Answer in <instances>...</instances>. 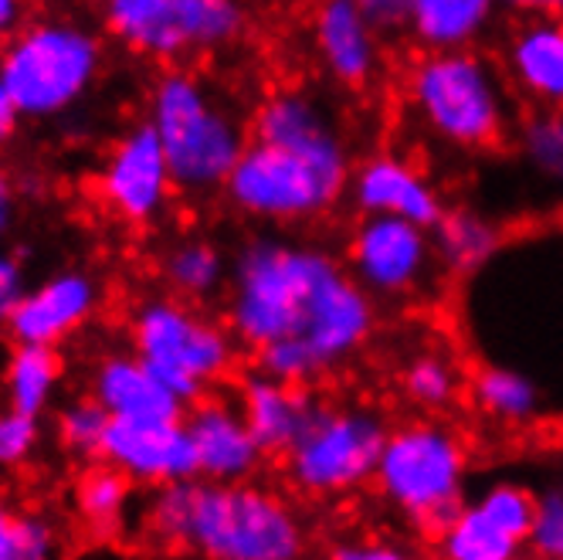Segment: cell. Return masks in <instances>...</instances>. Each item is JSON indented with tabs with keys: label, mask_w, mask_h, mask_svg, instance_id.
Returning <instances> with one entry per match:
<instances>
[{
	"label": "cell",
	"mask_w": 563,
	"mask_h": 560,
	"mask_svg": "<svg viewBox=\"0 0 563 560\" xmlns=\"http://www.w3.org/2000/svg\"><path fill=\"white\" fill-rule=\"evenodd\" d=\"M560 11H563V4H560Z\"/></svg>",
	"instance_id": "44"
},
{
	"label": "cell",
	"mask_w": 563,
	"mask_h": 560,
	"mask_svg": "<svg viewBox=\"0 0 563 560\" xmlns=\"http://www.w3.org/2000/svg\"><path fill=\"white\" fill-rule=\"evenodd\" d=\"M143 534L197 560H306L309 527L292 499L265 483H174L153 490Z\"/></svg>",
	"instance_id": "2"
},
{
	"label": "cell",
	"mask_w": 563,
	"mask_h": 560,
	"mask_svg": "<svg viewBox=\"0 0 563 560\" xmlns=\"http://www.w3.org/2000/svg\"><path fill=\"white\" fill-rule=\"evenodd\" d=\"M327 560H415V553L397 540H340Z\"/></svg>",
	"instance_id": "37"
},
{
	"label": "cell",
	"mask_w": 563,
	"mask_h": 560,
	"mask_svg": "<svg viewBox=\"0 0 563 560\" xmlns=\"http://www.w3.org/2000/svg\"><path fill=\"white\" fill-rule=\"evenodd\" d=\"M234 402L245 415L249 431L265 455H286L306 431L319 394L309 387H292L262 371H245L234 384Z\"/></svg>",
	"instance_id": "20"
},
{
	"label": "cell",
	"mask_w": 563,
	"mask_h": 560,
	"mask_svg": "<svg viewBox=\"0 0 563 560\" xmlns=\"http://www.w3.org/2000/svg\"><path fill=\"white\" fill-rule=\"evenodd\" d=\"M503 72L512 92L537 112H563V11L522 14L503 45Z\"/></svg>",
	"instance_id": "17"
},
{
	"label": "cell",
	"mask_w": 563,
	"mask_h": 560,
	"mask_svg": "<svg viewBox=\"0 0 563 560\" xmlns=\"http://www.w3.org/2000/svg\"><path fill=\"white\" fill-rule=\"evenodd\" d=\"M249 8L234 0H109L102 31L130 55L180 68L190 58L238 45L249 31Z\"/></svg>",
	"instance_id": "9"
},
{
	"label": "cell",
	"mask_w": 563,
	"mask_h": 560,
	"mask_svg": "<svg viewBox=\"0 0 563 560\" xmlns=\"http://www.w3.org/2000/svg\"><path fill=\"white\" fill-rule=\"evenodd\" d=\"M184 428L194 446L197 479L231 486V483H252L258 475L265 452L249 431L234 394L214 391L194 402L184 415Z\"/></svg>",
	"instance_id": "14"
},
{
	"label": "cell",
	"mask_w": 563,
	"mask_h": 560,
	"mask_svg": "<svg viewBox=\"0 0 563 560\" xmlns=\"http://www.w3.org/2000/svg\"><path fill=\"white\" fill-rule=\"evenodd\" d=\"M92 190L102 211L126 228L146 231L167 221L177 201V184L146 119H136L106 146Z\"/></svg>",
	"instance_id": "11"
},
{
	"label": "cell",
	"mask_w": 563,
	"mask_h": 560,
	"mask_svg": "<svg viewBox=\"0 0 563 560\" xmlns=\"http://www.w3.org/2000/svg\"><path fill=\"white\" fill-rule=\"evenodd\" d=\"M346 268L374 303L421 296L438 268L431 231L397 218H360L346 242Z\"/></svg>",
	"instance_id": "12"
},
{
	"label": "cell",
	"mask_w": 563,
	"mask_h": 560,
	"mask_svg": "<svg viewBox=\"0 0 563 560\" xmlns=\"http://www.w3.org/2000/svg\"><path fill=\"white\" fill-rule=\"evenodd\" d=\"M18 130H21V116H18V109H14V102L8 96L4 78H0V150H8L14 143Z\"/></svg>",
	"instance_id": "41"
},
{
	"label": "cell",
	"mask_w": 563,
	"mask_h": 560,
	"mask_svg": "<svg viewBox=\"0 0 563 560\" xmlns=\"http://www.w3.org/2000/svg\"><path fill=\"white\" fill-rule=\"evenodd\" d=\"M499 8L489 0H411L408 34L424 55L472 52L496 24Z\"/></svg>",
	"instance_id": "21"
},
{
	"label": "cell",
	"mask_w": 563,
	"mask_h": 560,
	"mask_svg": "<svg viewBox=\"0 0 563 560\" xmlns=\"http://www.w3.org/2000/svg\"><path fill=\"white\" fill-rule=\"evenodd\" d=\"M130 350L190 408L238 367L241 347L224 319L170 293H150L126 316Z\"/></svg>",
	"instance_id": "8"
},
{
	"label": "cell",
	"mask_w": 563,
	"mask_h": 560,
	"mask_svg": "<svg viewBox=\"0 0 563 560\" xmlns=\"http://www.w3.org/2000/svg\"><path fill=\"white\" fill-rule=\"evenodd\" d=\"M353 156L340 130L306 143H252L224 184L228 205L262 224H309L330 215L350 187Z\"/></svg>",
	"instance_id": "5"
},
{
	"label": "cell",
	"mask_w": 563,
	"mask_h": 560,
	"mask_svg": "<svg viewBox=\"0 0 563 560\" xmlns=\"http://www.w3.org/2000/svg\"><path fill=\"white\" fill-rule=\"evenodd\" d=\"M472 402L482 415L503 425H527L540 415V387L533 377H527L516 367L506 364H489L475 371L472 377Z\"/></svg>",
	"instance_id": "27"
},
{
	"label": "cell",
	"mask_w": 563,
	"mask_h": 560,
	"mask_svg": "<svg viewBox=\"0 0 563 560\" xmlns=\"http://www.w3.org/2000/svg\"><path fill=\"white\" fill-rule=\"evenodd\" d=\"M374 486L415 530L441 537L465 506L468 446L462 431L438 418L394 425L374 472Z\"/></svg>",
	"instance_id": "7"
},
{
	"label": "cell",
	"mask_w": 563,
	"mask_h": 560,
	"mask_svg": "<svg viewBox=\"0 0 563 560\" xmlns=\"http://www.w3.org/2000/svg\"><path fill=\"white\" fill-rule=\"evenodd\" d=\"M65 360L62 350L48 347H11L0 367V391H4V408L21 411L27 418H45L62 394Z\"/></svg>",
	"instance_id": "24"
},
{
	"label": "cell",
	"mask_w": 563,
	"mask_h": 560,
	"mask_svg": "<svg viewBox=\"0 0 563 560\" xmlns=\"http://www.w3.org/2000/svg\"><path fill=\"white\" fill-rule=\"evenodd\" d=\"M340 130L330 106L312 96L309 89H275L268 92L249 123L252 143H268V146H286V143H306L316 136H327Z\"/></svg>",
	"instance_id": "23"
},
{
	"label": "cell",
	"mask_w": 563,
	"mask_h": 560,
	"mask_svg": "<svg viewBox=\"0 0 563 560\" xmlns=\"http://www.w3.org/2000/svg\"><path fill=\"white\" fill-rule=\"evenodd\" d=\"M109 425H112L109 411L89 394L68 397L55 411V438L71 459H86V462L99 459Z\"/></svg>",
	"instance_id": "31"
},
{
	"label": "cell",
	"mask_w": 563,
	"mask_h": 560,
	"mask_svg": "<svg viewBox=\"0 0 563 560\" xmlns=\"http://www.w3.org/2000/svg\"><path fill=\"white\" fill-rule=\"evenodd\" d=\"M468 506L486 516L496 530L527 547L533 530V513H537V493L530 486L516 483V479H496V483L482 486L478 496L468 499Z\"/></svg>",
	"instance_id": "30"
},
{
	"label": "cell",
	"mask_w": 563,
	"mask_h": 560,
	"mask_svg": "<svg viewBox=\"0 0 563 560\" xmlns=\"http://www.w3.org/2000/svg\"><path fill=\"white\" fill-rule=\"evenodd\" d=\"M431 242L438 268L452 275H478L499 255L503 228L475 208H449L431 228Z\"/></svg>",
	"instance_id": "25"
},
{
	"label": "cell",
	"mask_w": 563,
	"mask_h": 560,
	"mask_svg": "<svg viewBox=\"0 0 563 560\" xmlns=\"http://www.w3.org/2000/svg\"><path fill=\"white\" fill-rule=\"evenodd\" d=\"M21 218V184L8 171V164H0V245H8V238L14 234Z\"/></svg>",
	"instance_id": "39"
},
{
	"label": "cell",
	"mask_w": 563,
	"mask_h": 560,
	"mask_svg": "<svg viewBox=\"0 0 563 560\" xmlns=\"http://www.w3.org/2000/svg\"><path fill=\"white\" fill-rule=\"evenodd\" d=\"M62 530L58 519L45 509H21L11 543L0 550V560H58Z\"/></svg>",
	"instance_id": "33"
},
{
	"label": "cell",
	"mask_w": 563,
	"mask_h": 560,
	"mask_svg": "<svg viewBox=\"0 0 563 560\" xmlns=\"http://www.w3.org/2000/svg\"><path fill=\"white\" fill-rule=\"evenodd\" d=\"M400 387H405L408 402L424 411H445L459 402V367L449 353L441 350H421L415 353L405 371H400Z\"/></svg>",
	"instance_id": "29"
},
{
	"label": "cell",
	"mask_w": 563,
	"mask_h": 560,
	"mask_svg": "<svg viewBox=\"0 0 563 560\" xmlns=\"http://www.w3.org/2000/svg\"><path fill=\"white\" fill-rule=\"evenodd\" d=\"M224 323L255 371L312 387L374 340L377 303L327 245L255 234L231 255Z\"/></svg>",
	"instance_id": "1"
},
{
	"label": "cell",
	"mask_w": 563,
	"mask_h": 560,
	"mask_svg": "<svg viewBox=\"0 0 563 560\" xmlns=\"http://www.w3.org/2000/svg\"><path fill=\"white\" fill-rule=\"evenodd\" d=\"M146 123L153 127L184 197L224 194L231 171L249 146V127L190 65L164 68L146 96Z\"/></svg>",
	"instance_id": "4"
},
{
	"label": "cell",
	"mask_w": 563,
	"mask_h": 560,
	"mask_svg": "<svg viewBox=\"0 0 563 560\" xmlns=\"http://www.w3.org/2000/svg\"><path fill=\"white\" fill-rule=\"evenodd\" d=\"M102 299H106V286L92 268L82 265L55 268L27 286L8 323V337L14 347L62 350L99 316Z\"/></svg>",
	"instance_id": "13"
},
{
	"label": "cell",
	"mask_w": 563,
	"mask_h": 560,
	"mask_svg": "<svg viewBox=\"0 0 563 560\" xmlns=\"http://www.w3.org/2000/svg\"><path fill=\"white\" fill-rule=\"evenodd\" d=\"M133 499L136 486L102 459L86 465L71 483V513L92 537L123 534L133 516Z\"/></svg>",
	"instance_id": "26"
},
{
	"label": "cell",
	"mask_w": 563,
	"mask_h": 560,
	"mask_svg": "<svg viewBox=\"0 0 563 560\" xmlns=\"http://www.w3.org/2000/svg\"><path fill=\"white\" fill-rule=\"evenodd\" d=\"M109 65V37L86 14H34L0 48V78L21 123H58L82 109Z\"/></svg>",
	"instance_id": "3"
},
{
	"label": "cell",
	"mask_w": 563,
	"mask_h": 560,
	"mask_svg": "<svg viewBox=\"0 0 563 560\" xmlns=\"http://www.w3.org/2000/svg\"><path fill=\"white\" fill-rule=\"evenodd\" d=\"M31 18H34L31 8L21 4V0H0V48L11 45L14 37H18V31H21Z\"/></svg>",
	"instance_id": "40"
},
{
	"label": "cell",
	"mask_w": 563,
	"mask_h": 560,
	"mask_svg": "<svg viewBox=\"0 0 563 560\" xmlns=\"http://www.w3.org/2000/svg\"><path fill=\"white\" fill-rule=\"evenodd\" d=\"M346 197L360 218H397L428 231L449 211L438 184L397 153H374L356 164Z\"/></svg>",
	"instance_id": "16"
},
{
	"label": "cell",
	"mask_w": 563,
	"mask_h": 560,
	"mask_svg": "<svg viewBox=\"0 0 563 560\" xmlns=\"http://www.w3.org/2000/svg\"><path fill=\"white\" fill-rule=\"evenodd\" d=\"M387 418L371 405H319L299 435V442L282 455L289 486L312 499H333L374 483V472L387 442Z\"/></svg>",
	"instance_id": "10"
},
{
	"label": "cell",
	"mask_w": 563,
	"mask_h": 560,
	"mask_svg": "<svg viewBox=\"0 0 563 560\" xmlns=\"http://www.w3.org/2000/svg\"><path fill=\"white\" fill-rule=\"evenodd\" d=\"M45 425L42 418H27L21 411L0 408V472H18L42 452Z\"/></svg>",
	"instance_id": "34"
},
{
	"label": "cell",
	"mask_w": 563,
	"mask_h": 560,
	"mask_svg": "<svg viewBox=\"0 0 563 560\" xmlns=\"http://www.w3.org/2000/svg\"><path fill=\"white\" fill-rule=\"evenodd\" d=\"M556 486H560V493H563V479H560V483H556Z\"/></svg>",
	"instance_id": "43"
},
{
	"label": "cell",
	"mask_w": 563,
	"mask_h": 560,
	"mask_svg": "<svg viewBox=\"0 0 563 560\" xmlns=\"http://www.w3.org/2000/svg\"><path fill=\"white\" fill-rule=\"evenodd\" d=\"M27 268L21 262V255L8 245H0V330L8 333L11 316L21 303V296L27 293Z\"/></svg>",
	"instance_id": "36"
},
{
	"label": "cell",
	"mask_w": 563,
	"mask_h": 560,
	"mask_svg": "<svg viewBox=\"0 0 563 560\" xmlns=\"http://www.w3.org/2000/svg\"><path fill=\"white\" fill-rule=\"evenodd\" d=\"M364 14L371 21V28L384 37L390 31H408V11L411 0H364Z\"/></svg>",
	"instance_id": "38"
},
{
	"label": "cell",
	"mask_w": 563,
	"mask_h": 560,
	"mask_svg": "<svg viewBox=\"0 0 563 560\" xmlns=\"http://www.w3.org/2000/svg\"><path fill=\"white\" fill-rule=\"evenodd\" d=\"M99 459L150 493L197 479V459L184 421H112Z\"/></svg>",
	"instance_id": "15"
},
{
	"label": "cell",
	"mask_w": 563,
	"mask_h": 560,
	"mask_svg": "<svg viewBox=\"0 0 563 560\" xmlns=\"http://www.w3.org/2000/svg\"><path fill=\"white\" fill-rule=\"evenodd\" d=\"M527 550L537 560H563V493H560V486H547L543 493H537V513H533V530H530Z\"/></svg>",
	"instance_id": "35"
},
{
	"label": "cell",
	"mask_w": 563,
	"mask_h": 560,
	"mask_svg": "<svg viewBox=\"0 0 563 560\" xmlns=\"http://www.w3.org/2000/svg\"><path fill=\"white\" fill-rule=\"evenodd\" d=\"M312 52L343 89H367L384 62V42L371 28L360 0H327L309 21Z\"/></svg>",
	"instance_id": "18"
},
{
	"label": "cell",
	"mask_w": 563,
	"mask_h": 560,
	"mask_svg": "<svg viewBox=\"0 0 563 560\" xmlns=\"http://www.w3.org/2000/svg\"><path fill=\"white\" fill-rule=\"evenodd\" d=\"M519 540L506 537L496 530L482 513H475L468 503L462 513L445 527V534L438 537V553L441 560H522Z\"/></svg>",
	"instance_id": "28"
},
{
	"label": "cell",
	"mask_w": 563,
	"mask_h": 560,
	"mask_svg": "<svg viewBox=\"0 0 563 560\" xmlns=\"http://www.w3.org/2000/svg\"><path fill=\"white\" fill-rule=\"evenodd\" d=\"M231 275V259L224 249L205 234H180L159 252V278L164 293L184 299V303H208L214 296H224Z\"/></svg>",
	"instance_id": "22"
},
{
	"label": "cell",
	"mask_w": 563,
	"mask_h": 560,
	"mask_svg": "<svg viewBox=\"0 0 563 560\" xmlns=\"http://www.w3.org/2000/svg\"><path fill=\"white\" fill-rule=\"evenodd\" d=\"M18 516H21V509L11 503V496L0 490V550H4L8 543H11V537H14V527H18Z\"/></svg>",
	"instance_id": "42"
},
{
	"label": "cell",
	"mask_w": 563,
	"mask_h": 560,
	"mask_svg": "<svg viewBox=\"0 0 563 560\" xmlns=\"http://www.w3.org/2000/svg\"><path fill=\"white\" fill-rule=\"evenodd\" d=\"M89 397L112 421H184L187 405L133 350H109L89 371Z\"/></svg>",
	"instance_id": "19"
},
{
	"label": "cell",
	"mask_w": 563,
	"mask_h": 560,
	"mask_svg": "<svg viewBox=\"0 0 563 560\" xmlns=\"http://www.w3.org/2000/svg\"><path fill=\"white\" fill-rule=\"evenodd\" d=\"M405 96L418 127L452 150H493L509 133L506 75L475 48L421 55L405 75Z\"/></svg>",
	"instance_id": "6"
},
{
	"label": "cell",
	"mask_w": 563,
	"mask_h": 560,
	"mask_svg": "<svg viewBox=\"0 0 563 560\" xmlns=\"http://www.w3.org/2000/svg\"><path fill=\"white\" fill-rule=\"evenodd\" d=\"M527 167L563 194V112H533L516 133Z\"/></svg>",
	"instance_id": "32"
}]
</instances>
